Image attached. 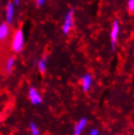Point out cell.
Here are the masks:
<instances>
[{
  "label": "cell",
  "mask_w": 134,
  "mask_h": 135,
  "mask_svg": "<svg viewBox=\"0 0 134 135\" xmlns=\"http://www.w3.org/2000/svg\"><path fill=\"white\" fill-rule=\"evenodd\" d=\"M74 10L71 8V9H70V10L68 11L64 18V23H63V27H62V31L66 35L70 33L73 27H74Z\"/></svg>",
  "instance_id": "1"
},
{
  "label": "cell",
  "mask_w": 134,
  "mask_h": 135,
  "mask_svg": "<svg viewBox=\"0 0 134 135\" xmlns=\"http://www.w3.org/2000/svg\"><path fill=\"white\" fill-rule=\"evenodd\" d=\"M23 43H25V39H23V31L21 30H18L13 37V42H12V47L15 52H21L23 48Z\"/></svg>",
  "instance_id": "2"
},
{
  "label": "cell",
  "mask_w": 134,
  "mask_h": 135,
  "mask_svg": "<svg viewBox=\"0 0 134 135\" xmlns=\"http://www.w3.org/2000/svg\"><path fill=\"white\" fill-rule=\"evenodd\" d=\"M119 23L117 20H114L113 25H112L111 28V33H110V37H111V45H112V50H114V48L117 46V38H118V34H119Z\"/></svg>",
  "instance_id": "3"
},
{
  "label": "cell",
  "mask_w": 134,
  "mask_h": 135,
  "mask_svg": "<svg viewBox=\"0 0 134 135\" xmlns=\"http://www.w3.org/2000/svg\"><path fill=\"white\" fill-rule=\"evenodd\" d=\"M92 83H93V78L90 74H84L83 76L81 78L80 80V84H81V88L83 92L87 93L89 90H90L91 86H92Z\"/></svg>",
  "instance_id": "4"
},
{
  "label": "cell",
  "mask_w": 134,
  "mask_h": 135,
  "mask_svg": "<svg viewBox=\"0 0 134 135\" xmlns=\"http://www.w3.org/2000/svg\"><path fill=\"white\" fill-rule=\"evenodd\" d=\"M28 98H30L31 104L34 105H39L42 102L41 95L38 93V91L34 87H30L28 89Z\"/></svg>",
  "instance_id": "5"
},
{
  "label": "cell",
  "mask_w": 134,
  "mask_h": 135,
  "mask_svg": "<svg viewBox=\"0 0 134 135\" xmlns=\"http://www.w3.org/2000/svg\"><path fill=\"white\" fill-rule=\"evenodd\" d=\"M86 125H87V118H80V119L76 122V124L74 125V135H81L82 134V131L85 129Z\"/></svg>",
  "instance_id": "6"
},
{
  "label": "cell",
  "mask_w": 134,
  "mask_h": 135,
  "mask_svg": "<svg viewBox=\"0 0 134 135\" xmlns=\"http://www.w3.org/2000/svg\"><path fill=\"white\" fill-rule=\"evenodd\" d=\"M14 19V5L13 3H9L7 4L6 7V20L8 24H11L13 22Z\"/></svg>",
  "instance_id": "7"
},
{
  "label": "cell",
  "mask_w": 134,
  "mask_h": 135,
  "mask_svg": "<svg viewBox=\"0 0 134 135\" xmlns=\"http://www.w3.org/2000/svg\"><path fill=\"white\" fill-rule=\"evenodd\" d=\"M9 35V27L6 23L0 25V40L6 39Z\"/></svg>",
  "instance_id": "8"
},
{
  "label": "cell",
  "mask_w": 134,
  "mask_h": 135,
  "mask_svg": "<svg viewBox=\"0 0 134 135\" xmlns=\"http://www.w3.org/2000/svg\"><path fill=\"white\" fill-rule=\"evenodd\" d=\"M37 67H38V70L40 71L41 74H43L46 71V69H47V61L45 58H42L40 59L38 63H37Z\"/></svg>",
  "instance_id": "9"
},
{
  "label": "cell",
  "mask_w": 134,
  "mask_h": 135,
  "mask_svg": "<svg viewBox=\"0 0 134 135\" xmlns=\"http://www.w3.org/2000/svg\"><path fill=\"white\" fill-rule=\"evenodd\" d=\"M14 65H15V59L14 57H10L6 62V66H5V69H6L7 73H10L11 70L14 68Z\"/></svg>",
  "instance_id": "10"
},
{
  "label": "cell",
  "mask_w": 134,
  "mask_h": 135,
  "mask_svg": "<svg viewBox=\"0 0 134 135\" xmlns=\"http://www.w3.org/2000/svg\"><path fill=\"white\" fill-rule=\"evenodd\" d=\"M30 133L31 135H40V131L37 127V125L34 123V122H30Z\"/></svg>",
  "instance_id": "11"
},
{
  "label": "cell",
  "mask_w": 134,
  "mask_h": 135,
  "mask_svg": "<svg viewBox=\"0 0 134 135\" xmlns=\"http://www.w3.org/2000/svg\"><path fill=\"white\" fill-rule=\"evenodd\" d=\"M127 8H128V11L130 13H134V0H129L128 1Z\"/></svg>",
  "instance_id": "12"
},
{
  "label": "cell",
  "mask_w": 134,
  "mask_h": 135,
  "mask_svg": "<svg viewBox=\"0 0 134 135\" xmlns=\"http://www.w3.org/2000/svg\"><path fill=\"white\" fill-rule=\"evenodd\" d=\"M89 135H99V131H98V129H96V128L91 129L90 134Z\"/></svg>",
  "instance_id": "13"
},
{
  "label": "cell",
  "mask_w": 134,
  "mask_h": 135,
  "mask_svg": "<svg viewBox=\"0 0 134 135\" xmlns=\"http://www.w3.org/2000/svg\"><path fill=\"white\" fill-rule=\"evenodd\" d=\"M44 4H45V1H44V0H37V1H36V5L38 7L43 6Z\"/></svg>",
  "instance_id": "14"
},
{
  "label": "cell",
  "mask_w": 134,
  "mask_h": 135,
  "mask_svg": "<svg viewBox=\"0 0 134 135\" xmlns=\"http://www.w3.org/2000/svg\"><path fill=\"white\" fill-rule=\"evenodd\" d=\"M14 4H16V6H18V5L20 4V1H19V0H15V1H14Z\"/></svg>",
  "instance_id": "15"
},
{
  "label": "cell",
  "mask_w": 134,
  "mask_h": 135,
  "mask_svg": "<svg viewBox=\"0 0 134 135\" xmlns=\"http://www.w3.org/2000/svg\"><path fill=\"white\" fill-rule=\"evenodd\" d=\"M0 122H1V117H0Z\"/></svg>",
  "instance_id": "16"
}]
</instances>
